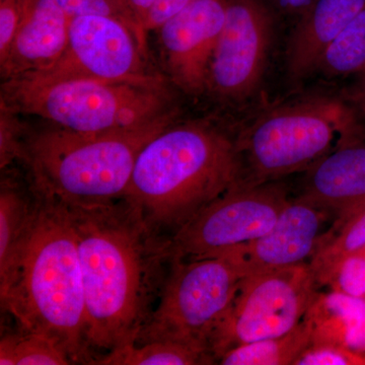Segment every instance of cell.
I'll return each mask as SVG.
<instances>
[{"label": "cell", "mask_w": 365, "mask_h": 365, "mask_svg": "<svg viewBox=\"0 0 365 365\" xmlns=\"http://www.w3.org/2000/svg\"><path fill=\"white\" fill-rule=\"evenodd\" d=\"M63 204L78 242L88 349L108 353L134 344L169 272V237L153 232L125 198Z\"/></svg>", "instance_id": "1"}, {"label": "cell", "mask_w": 365, "mask_h": 365, "mask_svg": "<svg viewBox=\"0 0 365 365\" xmlns=\"http://www.w3.org/2000/svg\"><path fill=\"white\" fill-rule=\"evenodd\" d=\"M35 191L32 222L11 266L0 275L2 307L20 331L58 342L72 364H93L96 359L86 343L78 242L68 211L57 199Z\"/></svg>", "instance_id": "2"}, {"label": "cell", "mask_w": 365, "mask_h": 365, "mask_svg": "<svg viewBox=\"0 0 365 365\" xmlns=\"http://www.w3.org/2000/svg\"><path fill=\"white\" fill-rule=\"evenodd\" d=\"M239 174L235 134L207 120L173 124L139 153L123 198L153 232L170 237Z\"/></svg>", "instance_id": "3"}, {"label": "cell", "mask_w": 365, "mask_h": 365, "mask_svg": "<svg viewBox=\"0 0 365 365\" xmlns=\"http://www.w3.org/2000/svg\"><path fill=\"white\" fill-rule=\"evenodd\" d=\"M174 110L129 128L83 133L54 126L26 136L23 160L34 188L71 205L123 198L139 153L174 124Z\"/></svg>", "instance_id": "4"}, {"label": "cell", "mask_w": 365, "mask_h": 365, "mask_svg": "<svg viewBox=\"0 0 365 365\" xmlns=\"http://www.w3.org/2000/svg\"><path fill=\"white\" fill-rule=\"evenodd\" d=\"M354 115L340 101L297 98L263 112L235 134L239 180L250 188L304 173L334 150L349 143Z\"/></svg>", "instance_id": "5"}, {"label": "cell", "mask_w": 365, "mask_h": 365, "mask_svg": "<svg viewBox=\"0 0 365 365\" xmlns=\"http://www.w3.org/2000/svg\"><path fill=\"white\" fill-rule=\"evenodd\" d=\"M1 100L9 111L83 133L138 126L170 111L165 85L36 74L4 79Z\"/></svg>", "instance_id": "6"}, {"label": "cell", "mask_w": 365, "mask_h": 365, "mask_svg": "<svg viewBox=\"0 0 365 365\" xmlns=\"http://www.w3.org/2000/svg\"><path fill=\"white\" fill-rule=\"evenodd\" d=\"M242 278L225 253L170 262L157 306L134 344L170 341L213 356V338Z\"/></svg>", "instance_id": "7"}, {"label": "cell", "mask_w": 365, "mask_h": 365, "mask_svg": "<svg viewBox=\"0 0 365 365\" xmlns=\"http://www.w3.org/2000/svg\"><path fill=\"white\" fill-rule=\"evenodd\" d=\"M309 263L245 276L213 338L211 352L227 350L289 332L319 299Z\"/></svg>", "instance_id": "8"}, {"label": "cell", "mask_w": 365, "mask_h": 365, "mask_svg": "<svg viewBox=\"0 0 365 365\" xmlns=\"http://www.w3.org/2000/svg\"><path fill=\"white\" fill-rule=\"evenodd\" d=\"M292 200L282 180L232 187L169 237L170 262L216 256L269 232Z\"/></svg>", "instance_id": "9"}, {"label": "cell", "mask_w": 365, "mask_h": 365, "mask_svg": "<svg viewBox=\"0 0 365 365\" xmlns=\"http://www.w3.org/2000/svg\"><path fill=\"white\" fill-rule=\"evenodd\" d=\"M145 35L115 16L71 19L63 54L36 76L165 85L145 66Z\"/></svg>", "instance_id": "10"}, {"label": "cell", "mask_w": 365, "mask_h": 365, "mask_svg": "<svg viewBox=\"0 0 365 365\" xmlns=\"http://www.w3.org/2000/svg\"><path fill=\"white\" fill-rule=\"evenodd\" d=\"M274 25L269 0H228L208 91L227 104L240 105L253 97L267 68Z\"/></svg>", "instance_id": "11"}, {"label": "cell", "mask_w": 365, "mask_h": 365, "mask_svg": "<svg viewBox=\"0 0 365 365\" xmlns=\"http://www.w3.org/2000/svg\"><path fill=\"white\" fill-rule=\"evenodd\" d=\"M228 0H194L158 26L173 83L188 95L208 91L209 73Z\"/></svg>", "instance_id": "12"}, {"label": "cell", "mask_w": 365, "mask_h": 365, "mask_svg": "<svg viewBox=\"0 0 365 365\" xmlns=\"http://www.w3.org/2000/svg\"><path fill=\"white\" fill-rule=\"evenodd\" d=\"M330 220L333 216L325 209L295 197L265 235L222 253L232 259L244 277L309 263Z\"/></svg>", "instance_id": "13"}, {"label": "cell", "mask_w": 365, "mask_h": 365, "mask_svg": "<svg viewBox=\"0 0 365 365\" xmlns=\"http://www.w3.org/2000/svg\"><path fill=\"white\" fill-rule=\"evenodd\" d=\"M304 173L297 197L328 211L331 227L365 205V144H343Z\"/></svg>", "instance_id": "14"}, {"label": "cell", "mask_w": 365, "mask_h": 365, "mask_svg": "<svg viewBox=\"0 0 365 365\" xmlns=\"http://www.w3.org/2000/svg\"><path fill=\"white\" fill-rule=\"evenodd\" d=\"M71 16L55 0H26L18 32L0 62L4 79L40 71L63 54Z\"/></svg>", "instance_id": "15"}, {"label": "cell", "mask_w": 365, "mask_h": 365, "mask_svg": "<svg viewBox=\"0 0 365 365\" xmlns=\"http://www.w3.org/2000/svg\"><path fill=\"white\" fill-rule=\"evenodd\" d=\"M365 7V0H314L299 16L287 43V76L299 85L316 74L328 48Z\"/></svg>", "instance_id": "16"}, {"label": "cell", "mask_w": 365, "mask_h": 365, "mask_svg": "<svg viewBox=\"0 0 365 365\" xmlns=\"http://www.w3.org/2000/svg\"><path fill=\"white\" fill-rule=\"evenodd\" d=\"M314 321L311 314L289 332L237 346L220 355L222 365H294L314 339Z\"/></svg>", "instance_id": "17"}, {"label": "cell", "mask_w": 365, "mask_h": 365, "mask_svg": "<svg viewBox=\"0 0 365 365\" xmlns=\"http://www.w3.org/2000/svg\"><path fill=\"white\" fill-rule=\"evenodd\" d=\"M37 192L29 180L28 188L13 179H2L0 191V275L11 266L32 222Z\"/></svg>", "instance_id": "18"}, {"label": "cell", "mask_w": 365, "mask_h": 365, "mask_svg": "<svg viewBox=\"0 0 365 365\" xmlns=\"http://www.w3.org/2000/svg\"><path fill=\"white\" fill-rule=\"evenodd\" d=\"M365 248V205L322 237L309 260L317 284L330 285L343 262Z\"/></svg>", "instance_id": "19"}, {"label": "cell", "mask_w": 365, "mask_h": 365, "mask_svg": "<svg viewBox=\"0 0 365 365\" xmlns=\"http://www.w3.org/2000/svg\"><path fill=\"white\" fill-rule=\"evenodd\" d=\"M215 357L170 341L128 344L106 353L93 364L102 365H196L215 364Z\"/></svg>", "instance_id": "20"}, {"label": "cell", "mask_w": 365, "mask_h": 365, "mask_svg": "<svg viewBox=\"0 0 365 365\" xmlns=\"http://www.w3.org/2000/svg\"><path fill=\"white\" fill-rule=\"evenodd\" d=\"M365 72V7L348 25L319 61L316 73L328 78Z\"/></svg>", "instance_id": "21"}, {"label": "cell", "mask_w": 365, "mask_h": 365, "mask_svg": "<svg viewBox=\"0 0 365 365\" xmlns=\"http://www.w3.org/2000/svg\"><path fill=\"white\" fill-rule=\"evenodd\" d=\"M62 346L43 334L20 332L2 337L0 342L1 365L71 364Z\"/></svg>", "instance_id": "22"}, {"label": "cell", "mask_w": 365, "mask_h": 365, "mask_svg": "<svg viewBox=\"0 0 365 365\" xmlns=\"http://www.w3.org/2000/svg\"><path fill=\"white\" fill-rule=\"evenodd\" d=\"M71 18L83 16H108L121 19L145 35L125 0H55Z\"/></svg>", "instance_id": "23"}, {"label": "cell", "mask_w": 365, "mask_h": 365, "mask_svg": "<svg viewBox=\"0 0 365 365\" xmlns=\"http://www.w3.org/2000/svg\"><path fill=\"white\" fill-rule=\"evenodd\" d=\"M330 287L339 294L365 297V248L343 262Z\"/></svg>", "instance_id": "24"}, {"label": "cell", "mask_w": 365, "mask_h": 365, "mask_svg": "<svg viewBox=\"0 0 365 365\" xmlns=\"http://www.w3.org/2000/svg\"><path fill=\"white\" fill-rule=\"evenodd\" d=\"M345 346L312 344L294 365H349L365 364V359Z\"/></svg>", "instance_id": "25"}, {"label": "cell", "mask_w": 365, "mask_h": 365, "mask_svg": "<svg viewBox=\"0 0 365 365\" xmlns=\"http://www.w3.org/2000/svg\"><path fill=\"white\" fill-rule=\"evenodd\" d=\"M26 0H0V62L9 54L20 26Z\"/></svg>", "instance_id": "26"}, {"label": "cell", "mask_w": 365, "mask_h": 365, "mask_svg": "<svg viewBox=\"0 0 365 365\" xmlns=\"http://www.w3.org/2000/svg\"><path fill=\"white\" fill-rule=\"evenodd\" d=\"M192 1L194 0H157L148 14L144 24V30L146 33L148 31L157 30L168 19L188 6Z\"/></svg>", "instance_id": "27"}, {"label": "cell", "mask_w": 365, "mask_h": 365, "mask_svg": "<svg viewBox=\"0 0 365 365\" xmlns=\"http://www.w3.org/2000/svg\"><path fill=\"white\" fill-rule=\"evenodd\" d=\"M155 1L157 0H125L137 23L140 25L143 30L144 24H145L151 9L155 6ZM144 32H145V30H144Z\"/></svg>", "instance_id": "28"}, {"label": "cell", "mask_w": 365, "mask_h": 365, "mask_svg": "<svg viewBox=\"0 0 365 365\" xmlns=\"http://www.w3.org/2000/svg\"><path fill=\"white\" fill-rule=\"evenodd\" d=\"M272 2L282 13L299 16L314 0H272Z\"/></svg>", "instance_id": "29"}, {"label": "cell", "mask_w": 365, "mask_h": 365, "mask_svg": "<svg viewBox=\"0 0 365 365\" xmlns=\"http://www.w3.org/2000/svg\"><path fill=\"white\" fill-rule=\"evenodd\" d=\"M349 98L355 109L365 118V72L360 74L359 81L350 91Z\"/></svg>", "instance_id": "30"}]
</instances>
